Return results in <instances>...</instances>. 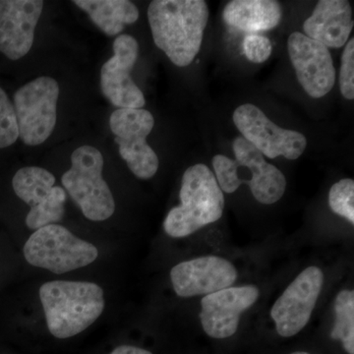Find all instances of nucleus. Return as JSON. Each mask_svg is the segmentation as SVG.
Returning a JSON list of instances; mask_svg holds the SVG:
<instances>
[{
    "instance_id": "8",
    "label": "nucleus",
    "mask_w": 354,
    "mask_h": 354,
    "mask_svg": "<svg viewBox=\"0 0 354 354\" xmlns=\"http://www.w3.org/2000/svg\"><path fill=\"white\" fill-rule=\"evenodd\" d=\"M55 183V176L41 167H23L14 176V192L31 207L26 216L30 230L55 225L64 218L66 193Z\"/></svg>"
},
{
    "instance_id": "12",
    "label": "nucleus",
    "mask_w": 354,
    "mask_h": 354,
    "mask_svg": "<svg viewBox=\"0 0 354 354\" xmlns=\"http://www.w3.org/2000/svg\"><path fill=\"white\" fill-rule=\"evenodd\" d=\"M290 62L298 82L314 99L329 94L335 83V68L329 48L302 32H292L288 41Z\"/></svg>"
},
{
    "instance_id": "5",
    "label": "nucleus",
    "mask_w": 354,
    "mask_h": 354,
    "mask_svg": "<svg viewBox=\"0 0 354 354\" xmlns=\"http://www.w3.org/2000/svg\"><path fill=\"white\" fill-rule=\"evenodd\" d=\"M24 256L34 267L60 274L92 264L99 256V251L67 228L48 225L30 236L24 246Z\"/></svg>"
},
{
    "instance_id": "23",
    "label": "nucleus",
    "mask_w": 354,
    "mask_h": 354,
    "mask_svg": "<svg viewBox=\"0 0 354 354\" xmlns=\"http://www.w3.org/2000/svg\"><path fill=\"white\" fill-rule=\"evenodd\" d=\"M339 88L346 100L354 99V39L346 44L342 55Z\"/></svg>"
},
{
    "instance_id": "19",
    "label": "nucleus",
    "mask_w": 354,
    "mask_h": 354,
    "mask_svg": "<svg viewBox=\"0 0 354 354\" xmlns=\"http://www.w3.org/2000/svg\"><path fill=\"white\" fill-rule=\"evenodd\" d=\"M73 3L109 37L120 34L125 25L133 24L139 18L138 8L128 0H75Z\"/></svg>"
},
{
    "instance_id": "24",
    "label": "nucleus",
    "mask_w": 354,
    "mask_h": 354,
    "mask_svg": "<svg viewBox=\"0 0 354 354\" xmlns=\"http://www.w3.org/2000/svg\"><path fill=\"white\" fill-rule=\"evenodd\" d=\"M243 50L248 60L254 64H263L272 55L271 41L259 35H248L243 41Z\"/></svg>"
},
{
    "instance_id": "25",
    "label": "nucleus",
    "mask_w": 354,
    "mask_h": 354,
    "mask_svg": "<svg viewBox=\"0 0 354 354\" xmlns=\"http://www.w3.org/2000/svg\"><path fill=\"white\" fill-rule=\"evenodd\" d=\"M111 354H153L146 349L132 346H120L114 349Z\"/></svg>"
},
{
    "instance_id": "3",
    "label": "nucleus",
    "mask_w": 354,
    "mask_h": 354,
    "mask_svg": "<svg viewBox=\"0 0 354 354\" xmlns=\"http://www.w3.org/2000/svg\"><path fill=\"white\" fill-rule=\"evenodd\" d=\"M180 206L171 209L164 221L165 234L183 239L216 223L225 209V197L215 174L204 164L188 167L181 183Z\"/></svg>"
},
{
    "instance_id": "22",
    "label": "nucleus",
    "mask_w": 354,
    "mask_h": 354,
    "mask_svg": "<svg viewBox=\"0 0 354 354\" xmlns=\"http://www.w3.org/2000/svg\"><path fill=\"white\" fill-rule=\"evenodd\" d=\"M19 138L17 118L12 102L0 87V149L13 145Z\"/></svg>"
},
{
    "instance_id": "15",
    "label": "nucleus",
    "mask_w": 354,
    "mask_h": 354,
    "mask_svg": "<svg viewBox=\"0 0 354 354\" xmlns=\"http://www.w3.org/2000/svg\"><path fill=\"white\" fill-rule=\"evenodd\" d=\"M44 4L41 0H0V53L9 59H20L31 50Z\"/></svg>"
},
{
    "instance_id": "13",
    "label": "nucleus",
    "mask_w": 354,
    "mask_h": 354,
    "mask_svg": "<svg viewBox=\"0 0 354 354\" xmlns=\"http://www.w3.org/2000/svg\"><path fill=\"white\" fill-rule=\"evenodd\" d=\"M259 297L255 286H230L202 298L203 330L213 339H227L239 329L241 317Z\"/></svg>"
},
{
    "instance_id": "6",
    "label": "nucleus",
    "mask_w": 354,
    "mask_h": 354,
    "mask_svg": "<svg viewBox=\"0 0 354 354\" xmlns=\"http://www.w3.org/2000/svg\"><path fill=\"white\" fill-rule=\"evenodd\" d=\"M59 86L55 79L41 76L26 84L14 94V109L21 140L28 146L44 143L57 120Z\"/></svg>"
},
{
    "instance_id": "16",
    "label": "nucleus",
    "mask_w": 354,
    "mask_h": 354,
    "mask_svg": "<svg viewBox=\"0 0 354 354\" xmlns=\"http://www.w3.org/2000/svg\"><path fill=\"white\" fill-rule=\"evenodd\" d=\"M232 149L235 165L239 167H247L252 174L247 184L254 198L264 205L279 201L286 188V179L283 172L266 162L264 156L243 137L234 139Z\"/></svg>"
},
{
    "instance_id": "21",
    "label": "nucleus",
    "mask_w": 354,
    "mask_h": 354,
    "mask_svg": "<svg viewBox=\"0 0 354 354\" xmlns=\"http://www.w3.org/2000/svg\"><path fill=\"white\" fill-rule=\"evenodd\" d=\"M354 181L344 178L335 183L329 193V206L337 215L354 223Z\"/></svg>"
},
{
    "instance_id": "10",
    "label": "nucleus",
    "mask_w": 354,
    "mask_h": 354,
    "mask_svg": "<svg viewBox=\"0 0 354 354\" xmlns=\"http://www.w3.org/2000/svg\"><path fill=\"white\" fill-rule=\"evenodd\" d=\"M324 283L322 270L306 268L274 302L271 317L281 337H290L304 329L315 308Z\"/></svg>"
},
{
    "instance_id": "1",
    "label": "nucleus",
    "mask_w": 354,
    "mask_h": 354,
    "mask_svg": "<svg viewBox=\"0 0 354 354\" xmlns=\"http://www.w3.org/2000/svg\"><path fill=\"white\" fill-rule=\"evenodd\" d=\"M148 20L153 41L178 67L192 64L201 48L209 20L204 0H155Z\"/></svg>"
},
{
    "instance_id": "17",
    "label": "nucleus",
    "mask_w": 354,
    "mask_h": 354,
    "mask_svg": "<svg viewBox=\"0 0 354 354\" xmlns=\"http://www.w3.org/2000/svg\"><path fill=\"white\" fill-rule=\"evenodd\" d=\"M353 28V9L346 0H320L304 23L305 36L332 48L344 46Z\"/></svg>"
},
{
    "instance_id": "7",
    "label": "nucleus",
    "mask_w": 354,
    "mask_h": 354,
    "mask_svg": "<svg viewBox=\"0 0 354 354\" xmlns=\"http://www.w3.org/2000/svg\"><path fill=\"white\" fill-rule=\"evenodd\" d=\"M153 125V114L144 109H118L109 118L121 158L140 179L152 178L160 165L157 153L147 143Z\"/></svg>"
},
{
    "instance_id": "14",
    "label": "nucleus",
    "mask_w": 354,
    "mask_h": 354,
    "mask_svg": "<svg viewBox=\"0 0 354 354\" xmlns=\"http://www.w3.org/2000/svg\"><path fill=\"white\" fill-rule=\"evenodd\" d=\"M237 279L232 263L218 256H204L172 268L171 279L178 297L208 295L230 288Z\"/></svg>"
},
{
    "instance_id": "2",
    "label": "nucleus",
    "mask_w": 354,
    "mask_h": 354,
    "mask_svg": "<svg viewBox=\"0 0 354 354\" xmlns=\"http://www.w3.org/2000/svg\"><path fill=\"white\" fill-rule=\"evenodd\" d=\"M39 299L48 330L57 339H68L88 329L106 304L101 286L88 281H48L39 288Z\"/></svg>"
},
{
    "instance_id": "20",
    "label": "nucleus",
    "mask_w": 354,
    "mask_h": 354,
    "mask_svg": "<svg viewBox=\"0 0 354 354\" xmlns=\"http://www.w3.org/2000/svg\"><path fill=\"white\" fill-rule=\"evenodd\" d=\"M335 324L330 337L342 344L348 354H354V291L342 290L335 301Z\"/></svg>"
},
{
    "instance_id": "26",
    "label": "nucleus",
    "mask_w": 354,
    "mask_h": 354,
    "mask_svg": "<svg viewBox=\"0 0 354 354\" xmlns=\"http://www.w3.org/2000/svg\"><path fill=\"white\" fill-rule=\"evenodd\" d=\"M291 354H310L308 353H305V351H297V353H293Z\"/></svg>"
},
{
    "instance_id": "9",
    "label": "nucleus",
    "mask_w": 354,
    "mask_h": 354,
    "mask_svg": "<svg viewBox=\"0 0 354 354\" xmlns=\"http://www.w3.org/2000/svg\"><path fill=\"white\" fill-rule=\"evenodd\" d=\"M232 120L242 137L267 158L283 156L288 160H297L306 149L304 134L278 127L254 104L239 106L232 114Z\"/></svg>"
},
{
    "instance_id": "18",
    "label": "nucleus",
    "mask_w": 354,
    "mask_h": 354,
    "mask_svg": "<svg viewBox=\"0 0 354 354\" xmlns=\"http://www.w3.org/2000/svg\"><path fill=\"white\" fill-rule=\"evenodd\" d=\"M283 16L281 4L274 0H234L223 9L225 24L243 32L274 29Z\"/></svg>"
},
{
    "instance_id": "11",
    "label": "nucleus",
    "mask_w": 354,
    "mask_h": 354,
    "mask_svg": "<svg viewBox=\"0 0 354 354\" xmlns=\"http://www.w3.org/2000/svg\"><path fill=\"white\" fill-rule=\"evenodd\" d=\"M114 55L102 65V94L120 109H143V93L135 84L131 71L139 55V44L130 35H120L113 43Z\"/></svg>"
},
{
    "instance_id": "4",
    "label": "nucleus",
    "mask_w": 354,
    "mask_h": 354,
    "mask_svg": "<svg viewBox=\"0 0 354 354\" xmlns=\"http://www.w3.org/2000/svg\"><path fill=\"white\" fill-rule=\"evenodd\" d=\"M104 160L93 146H81L71 155V169L62 176V185L88 220H108L115 211L113 193L102 178Z\"/></svg>"
}]
</instances>
